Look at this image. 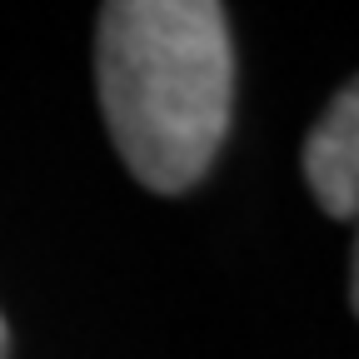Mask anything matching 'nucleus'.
<instances>
[{
    "instance_id": "obj_1",
    "label": "nucleus",
    "mask_w": 359,
    "mask_h": 359,
    "mask_svg": "<svg viewBox=\"0 0 359 359\" xmlns=\"http://www.w3.org/2000/svg\"><path fill=\"white\" fill-rule=\"evenodd\" d=\"M95 85L125 170L155 195L205 180L230 130L235 50L215 0H115L95 25Z\"/></svg>"
},
{
    "instance_id": "obj_2",
    "label": "nucleus",
    "mask_w": 359,
    "mask_h": 359,
    "mask_svg": "<svg viewBox=\"0 0 359 359\" xmlns=\"http://www.w3.org/2000/svg\"><path fill=\"white\" fill-rule=\"evenodd\" d=\"M304 180L325 215L359 219V75L330 100L304 140Z\"/></svg>"
},
{
    "instance_id": "obj_3",
    "label": "nucleus",
    "mask_w": 359,
    "mask_h": 359,
    "mask_svg": "<svg viewBox=\"0 0 359 359\" xmlns=\"http://www.w3.org/2000/svg\"><path fill=\"white\" fill-rule=\"evenodd\" d=\"M349 294H354V314H359V240H354V280H349Z\"/></svg>"
},
{
    "instance_id": "obj_4",
    "label": "nucleus",
    "mask_w": 359,
    "mask_h": 359,
    "mask_svg": "<svg viewBox=\"0 0 359 359\" xmlns=\"http://www.w3.org/2000/svg\"><path fill=\"white\" fill-rule=\"evenodd\" d=\"M0 359H11V330H6V320H0Z\"/></svg>"
}]
</instances>
